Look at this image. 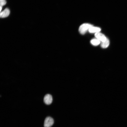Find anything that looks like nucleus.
I'll return each mask as SVG.
<instances>
[{"instance_id":"nucleus-7","label":"nucleus","mask_w":127,"mask_h":127,"mask_svg":"<svg viewBox=\"0 0 127 127\" xmlns=\"http://www.w3.org/2000/svg\"><path fill=\"white\" fill-rule=\"evenodd\" d=\"M109 44V41L107 38L106 40L104 42H102L101 46V47L103 48H106L107 47Z\"/></svg>"},{"instance_id":"nucleus-4","label":"nucleus","mask_w":127,"mask_h":127,"mask_svg":"<svg viewBox=\"0 0 127 127\" xmlns=\"http://www.w3.org/2000/svg\"><path fill=\"white\" fill-rule=\"evenodd\" d=\"M95 36L97 39L102 42H104L107 39L103 34L99 32L95 33Z\"/></svg>"},{"instance_id":"nucleus-10","label":"nucleus","mask_w":127,"mask_h":127,"mask_svg":"<svg viewBox=\"0 0 127 127\" xmlns=\"http://www.w3.org/2000/svg\"><path fill=\"white\" fill-rule=\"evenodd\" d=\"M0 12H1V10L2 9V6H0Z\"/></svg>"},{"instance_id":"nucleus-5","label":"nucleus","mask_w":127,"mask_h":127,"mask_svg":"<svg viewBox=\"0 0 127 127\" xmlns=\"http://www.w3.org/2000/svg\"><path fill=\"white\" fill-rule=\"evenodd\" d=\"M10 11L9 9L6 8L0 12V17L4 18L8 17L9 15Z\"/></svg>"},{"instance_id":"nucleus-2","label":"nucleus","mask_w":127,"mask_h":127,"mask_svg":"<svg viewBox=\"0 0 127 127\" xmlns=\"http://www.w3.org/2000/svg\"><path fill=\"white\" fill-rule=\"evenodd\" d=\"M54 120L50 117H48L45 119L44 124V127H51L53 124Z\"/></svg>"},{"instance_id":"nucleus-8","label":"nucleus","mask_w":127,"mask_h":127,"mask_svg":"<svg viewBox=\"0 0 127 127\" xmlns=\"http://www.w3.org/2000/svg\"><path fill=\"white\" fill-rule=\"evenodd\" d=\"M90 42L93 45L96 46L99 45L100 44V41L97 38L91 40Z\"/></svg>"},{"instance_id":"nucleus-6","label":"nucleus","mask_w":127,"mask_h":127,"mask_svg":"<svg viewBox=\"0 0 127 127\" xmlns=\"http://www.w3.org/2000/svg\"><path fill=\"white\" fill-rule=\"evenodd\" d=\"M101 30V29L99 28L93 26L91 27L89 29L88 31L90 33H97L99 32Z\"/></svg>"},{"instance_id":"nucleus-3","label":"nucleus","mask_w":127,"mask_h":127,"mask_svg":"<svg viewBox=\"0 0 127 127\" xmlns=\"http://www.w3.org/2000/svg\"><path fill=\"white\" fill-rule=\"evenodd\" d=\"M52 96L49 94H47L45 95L44 99V102L47 105L51 104L52 103Z\"/></svg>"},{"instance_id":"nucleus-9","label":"nucleus","mask_w":127,"mask_h":127,"mask_svg":"<svg viewBox=\"0 0 127 127\" xmlns=\"http://www.w3.org/2000/svg\"><path fill=\"white\" fill-rule=\"evenodd\" d=\"M0 6H2L5 5L6 3V0H0Z\"/></svg>"},{"instance_id":"nucleus-1","label":"nucleus","mask_w":127,"mask_h":127,"mask_svg":"<svg viewBox=\"0 0 127 127\" xmlns=\"http://www.w3.org/2000/svg\"><path fill=\"white\" fill-rule=\"evenodd\" d=\"M93 25L88 23H84L81 25L79 27V31L82 34H84Z\"/></svg>"}]
</instances>
